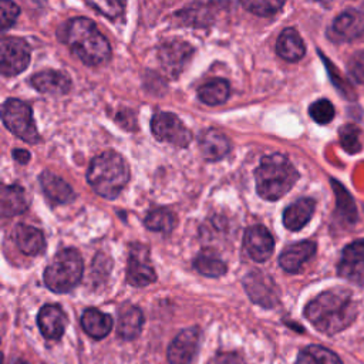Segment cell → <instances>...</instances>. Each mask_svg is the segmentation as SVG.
Returning a JSON list of instances; mask_svg holds the SVG:
<instances>
[{"label": "cell", "mask_w": 364, "mask_h": 364, "mask_svg": "<svg viewBox=\"0 0 364 364\" xmlns=\"http://www.w3.org/2000/svg\"><path fill=\"white\" fill-rule=\"evenodd\" d=\"M304 317L316 330L334 336L346 330L357 317V304L350 290L336 287L316 296L304 307Z\"/></svg>", "instance_id": "6da1fadb"}, {"label": "cell", "mask_w": 364, "mask_h": 364, "mask_svg": "<svg viewBox=\"0 0 364 364\" xmlns=\"http://www.w3.org/2000/svg\"><path fill=\"white\" fill-rule=\"evenodd\" d=\"M64 40L70 50L87 65H100L109 60L111 47L95 23L87 17L67 21Z\"/></svg>", "instance_id": "7a4b0ae2"}, {"label": "cell", "mask_w": 364, "mask_h": 364, "mask_svg": "<svg viewBox=\"0 0 364 364\" xmlns=\"http://www.w3.org/2000/svg\"><path fill=\"white\" fill-rule=\"evenodd\" d=\"M256 191L266 200H277L297 182L299 172L287 156L272 154L263 156L255 171Z\"/></svg>", "instance_id": "3957f363"}, {"label": "cell", "mask_w": 364, "mask_h": 364, "mask_svg": "<svg viewBox=\"0 0 364 364\" xmlns=\"http://www.w3.org/2000/svg\"><path fill=\"white\" fill-rule=\"evenodd\" d=\"M87 181L95 193L107 199H114L129 181V168L119 154L105 151L91 161Z\"/></svg>", "instance_id": "277c9868"}, {"label": "cell", "mask_w": 364, "mask_h": 364, "mask_svg": "<svg viewBox=\"0 0 364 364\" xmlns=\"http://www.w3.org/2000/svg\"><path fill=\"white\" fill-rule=\"evenodd\" d=\"M82 259L75 249L58 252L44 270V283L54 293H67L81 280Z\"/></svg>", "instance_id": "5b68a950"}, {"label": "cell", "mask_w": 364, "mask_h": 364, "mask_svg": "<svg viewBox=\"0 0 364 364\" xmlns=\"http://www.w3.org/2000/svg\"><path fill=\"white\" fill-rule=\"evenodd\" d=\"M1 119L9 131L26 142H37L40 135L36 128L28 104L17 98H9L1 107Z\"/></svg>", "instance_id": "8992f818"}, {"label": "cell", "mask_w": 364, "mask_h": 364, "mask_svg": "<svg viewBox=\"0 0 364 364\" xmlns=\"http://www.w3.org/2000/svg\"><path fill=\"white\" fill-rule=\"evenodd\" d=\"M151 129L156 139L179 148L188 146L192 139L191 131L171 112H156L151 119Z\"/></svg>", "instance_id": "52a82bcc"}, {"label": "cell", "mask_w": 364, "mask_h": 364, "mask_svg": "<svg viewBox=\"0 0 364 364\" xmlns=\"http://www.w3.org/2000/svg\"><path fill=\"white\" fill-rule=\"evenodd\" d=\"M30 63V47L18 37H4L0 41V70L3 75H17Z\"/></svg>", "instance_id": "ba28073f"}, {"label": "cell", "mask_w": 364, "mask_h": 364, "mask_svg": "<svg viewBox=\"0 0 364 364\" xmlns=\"http://www.w3.org/2000/svg\"><path fill=\"white\" fill-rule=\"evenodd\" d=\"M243 287L249 299L264 309H272L279 303V289L264 272L250 270L243 279Z\"/></svg>", "instance_id": "9c48e42d"}, {"label": "cell", "mask_w": 364, "mask_h": 364, "mask_svg": "<svg viewBox=\"0 0 364 364\" xmlns=\"http://www.w3.org/2000/svg\"><path fill=\"white\" fill-rule=\"evenodd\" d=\"M200 340V331L198 327H189L178 333L171 341L166 357L169 364H192L198 351Z\"/></svg>", "instance_id": "30bf717a"}, {"label": "cell", "mask_w": 364, "mask_h": 364, "mask_svg": "<svg viewBox=\"0 0 364 364\" xmlns=\"http://www.w3.org/2000/svg\"><path fill=\"white\" fill-rule=\"evenodd\" d=\"M337 270L341 277L364 284V239L355 240L343 249Z\"/></svg>", "instance_id": "8fae6325"}, {"label": "cell", "mask_w": 364, "mask_h": 364, "mask_svg": "<svg viewBox=\"0 0 364 364\" xmlns=\"http://www.w3.org/2000/svg\"><path fill=\"white\" fill-rule=\"evenodd\" d=\"M193 48L181 40H172L164 43L158 50V58L162 68L171 77H178L183 67L191 60Z\"/></svg>", "instance_id": "7c38bea8"}, {"label": "cell", "mask_w": 364, "mask_h": 364, "mask_svg": "<svg viewBox=\"0 0 364 364\" xmlns=\"http://www.w3.org/2000/svg\"><path fill=\"white\" fill-rule=\"evenodd\" d=\"M364 34V11L348 9L338 14L328 30V37L336 41H351Z\"/></svg>", "instance_id": "4fadbf2b"}, {"label": "cell", "mask_w": 364, "mask_h": 364, "mask_svg": "<svg viewBox=\"0 0 364 364\" xmlns=\"http://www.w3.org/2000/svg\"><path fill=\"white\" fill-rule=\"evenodd\" d=\"M243 245L255 262H266L273 253L274 239L264 226L256 225L245 232Z\"/></svg>", "instance_id": "5bb4252c"}, {"label": "cell", "mask_w": 364, "mask_h": 364, "mask_svg": "<svg viewBox=\"0 0 364 364\" xmlns=\"http://www.w3.org/2000/svg\"><path fill=\"white\" fill-rule=\"evenodd\" d=\"M139 247L141 246H136L134 250H131L127 269V282L132 286L144 287L154 283L156 280V274L149 263L146 249Z\"/></svg>", "instance_id": "9a60e30c"}, {"label": "cell", "mask_w": 364, "mask_h": 364, "mask_svg": "<svg viewBox=\"0 0 364 364\" xmlns=\"http://www.w3.org/2000/svg\"><path fill=\"white\" fill-rule=\"evenodd\" d=\"M37 324L46 338L58 340L64 334L67 316L58 304H46L38 311Z\"/></svg>", "instance_id": "2e32d148"}, {"label": "cell", "mask_w": 364, "mask_h": 364, "mask_svg": "<svg viewBox=\"0 0 364 364\" xmlns=\"http://www.w3.org/2000/svg\"><path fill=\"white\" fill-rule=\"evenodd\" d=\"M316 253V243L303 240L287 246L279 256V264L289 273H296Z\"/></svg>", "instance_id": "e0dca14e"}, {"label": "cell", "mask_w": 364, "mask_h": 364, "mask_svg": "<svg viewBox=\"0 0 364 364\" xmlns=\"http://www.w3.org/2000/svg\"><path fill=\"white\" fill-rule=\"evenodd\" d=\"M199 149L205 159L219 161L229 152L230 144L225 134L215 128H209L199 135Z\"/></svg>", "instance_id": "ac0fdd59"}, {"label": "cell", "mask_w": 364, "mask_h": 364, "mask_svg": "<svg viewBox=\"0 0 364 364\" xmlns=\"http://www.w3.org/2000/svg\"><path fill=\"white\" fill-rule=\"evenodd\" d=\"M144 326V314L139 307L125 304L119 309L117 333L124 340H134L139 336Z\"/></svg>", "instance_id": "d6986e66"}, {"label": "cell", "mask_w": 364, "mask_h": 364, "mask_svg": "<svg viewBox=\"0 0 364 364\" xmlns=\"http://www.w3.org/2000/svg\"><path fill=\"white\" fill-rule=\"evenodd\" d=\"M31 85L44 94H67L71 88V81L60 71L46 70L31 77Z\"/></svg>", "instance_id": "ffe728a7"}, {"label": "cell", "mask_w": 364, "mask_h": 364, "mask_svg": "<svg viewBox=\"0 0 364 364\" xmlns=\"http://www.w3.org/2000/svg\"><path fill=\"white\" fill-rule=\"evenodd\" d=\"M40 185L47 198L55 203H70L74 200L73 188L60 176L50 171H43Z\"/></svg>", "instance_id": "44dd1931"}, {"label": "cell", "mask_w": 364, "mask_h": 364, "mask_svg": "<svg viewBox=\"0 0 364 364\" xmlns=\"http://www.w3.org/2000/svg\"><path fill=\"white\" fill-rule=\"evenodd\" d=\"M314 208L316 202L311 198H301L293 202L283 212V225L289 230H300L311 219Z\"/></svg>", "instance_id": "7402d4cb"}, {"label": "cell", "mask_w": 364, "mask_h": 364, "mask_svg": "<svg viewBox=\"0 0 364 364\" xmlns=\"http://www.w3.org/2000/svg\"><path fill=\"white\" fill-rule=\"evenodd\" d=\"M14 239L18 249L27 256H36L46 247V239L40 229L20 223L16 226Z\"/></svg>", "instance_id": "603a6c76"}, {"label": "cell", "mask_w": 364, "mask_h": 364, "mask_svg": "<svg viewBox=\"0 0 364 364\" xmlns=\"http://www.w3.org/2000/svg\"><path fill=\"white\" fill-rule=\"evenodd\" d=\"M81 327L92 338H104L112 330V317L107 313L100 311L98 309L90 307L85 309L81 314Z\"/></svg>", "instance_id": "cb8c5ba5"}, {"label": "cell", "mask_w": 364, "mask_h": 364, "mask_svg": "<svg viewBox=\"0 0 364 364\" xmlns=\"http://www.w3.org/2000/svg\"><path fill=\"white\" fill-rule=\"evenodd\" d=\"M276 53L279 57L290 63L301 60L306 53V47L300 34L294 28H284L276 41Z\"/></svg>", "instance_id": "d4e9b609"}, {"label": "cell", "mask_w": 364, "mask_h": 364, "mask_svg": "<svg viewBox=\"0 0 364 364\" xmlns=\"http://www.w3.org/2000/svg\"><path fill=\"white\" fill-rule=\"evenodd\" d=\"M27 209L26 192L18 185H4L1 191V215L4 218L16 216Z\"/></svg>", "instance_id": "484cf974"}, {"label": "cell", "mask_w": 364, "mask_h": 364, "mask_svg": "<svg viewBox=\"0 0 364 364\" xmlns=\"http://www.w3.org/2000/svg\"><path fill=\"white\" fill-rule=\"evenodd\" d=\"M331 186L334 189L336 193V215L338 219H341L343 222L348 223H354L357 220V209L354 205V200L351 198V195L348 193V191L336 179H331Z\"/></svg>", "instance_id": "4316f807"}, {"label": "cell", "mask_w": 364, "mask_h": 364, "mask_svg": "<svg viewBox=\"0 0 364 364\" xmlns=\"http://www.w3.org/2000/svg\"><path fill=\"white\" fill-rule=\"evenodd\" d=\"M296 364H343V361L331 350L318 344H310L300 350Z\"/></svg>", "instance_id": "83f0119b"}, {"label": "cell", "mask_w": 364, "mask_h": 364, "mask_svg": "<svg viewBox=\"0 0 364 364\" xmlns=\"http://www.w3.org/2000/svg\"><path fill=\"white\" fill-rule=\"evenodd\" d=\"M229 94H230L229 82L222 78L212 80V81L203 84L198 90L199 100L208 105H219V104L225 102L229 98Z\"/></svg>", "instance_id": "f1b7e54d"}, {"label": "cell", "mask_w": 364, "mask_h": 364, "mask_svg": "<svg viewBox=\"0 0 364 364\" xmlns=\"http://www.w3.org/2000/svg\"><path fill=\"white\" fill-rule=\"evenodd\" d=\"M193 267L200 274L208 276V277L223 276L228 269L225 262L219 256H216L213 252H209V250H203L195 257Z\"/></svg>", "instance_id": "f546056e"}, {"label": "cell", "mask_w": 364, "mask_h": 364, "mask_svg": "<svg viewBox=\"0 0 364 364\" xmlns=\"http://www.w3.org/2000/svg\"><path fill=\"white\" fill-rule=\"evenodd\" d=\"M145 226L154 232L168 233L175 226V215L166 208H156L146 215Z\"/></svg>", "instance_id": "4dcf8cb0"}, {"label": "cell", "mask_w": 364, "mask_h": 364, "mask_svg": "<svg viewBox=\"0 0 364 364\" xmlns=\"http://www.w3.org/2000/svg\"><path fill=\"white\" fill-rule=\"evenodd\" d=\"M340 142L348 154L360 152L363 148V132L354 124H346L340 128Z\"/></svg>", "instance_id": "1f68e13d"}, {"label": "cell", "mask_w": 364, "mask_h": 364, "mask_svg": "<svg viewBox=\"0 0 364 364\" xmlns=\"http://www.w3.org/2000/svg\"><path fill=\"white\" fill-rule=\"evenodd\" d=\"M309 114L313 118V121H316L320 125H326L333 121L336 111H334L333 104L328 100L321 98V100L314 101L309 107Z\"/></svg>", "instance_id": "d6a6232c"}, {"label": "cell", "mask_w": 364, "mask_h": 364, "mask_svg": "<svg viewBox=\"0 0 364 364\" xmlns=\"http://www.w3.org/2000/svg\"><path fill=\"white\" fill-rule=\"evenodd\" d=\"M242 6L257 16H273L283 7V1H272V0H262V1H243Z\"/></svg>", "instance_id": "836d02e7"}, {"label": "cell", "mask_w": 364, "mask_h": 364, "mask_svg": "<svg viewBox=\"0 0 364 364\" xmlns=\"http://www.w3.org/2000/svg\"><path fill=\"white\" fill-rule=\"evenodd\" d=\"M347 70L354 81L364 84V51H358L351 55L347 63Z\"/></svg>", "instance_id": "e575fe53"}, {"label": "cell", "mask_w": 364, "mask_h": 364, "mask_svg": "<svg viewBox=\"0 0 364 364\" xmlns=\"http://www.w3.org/2000/svg\"><path fill=\"white\" fill-rule=\"evenodd\" d=\"M321 60H323V63H326V65H327V71H328V74H330V78H331L333 84L340 90V92H343V94H344V97H347V98H353V100H354V98H355V95H354V92H353L351 85L340 77V74H338L337 68H336V67H333L324 55H321Z\"/></svg>", "instance_id": "d590c367"}, {"label": "cell", "mask_w": 364, "mask_h": 364, "mask_svg": "<svg viewBox=\"0 0 364 364\" xmlns=\"http://www.w3.org/2000/svg\"><path fill=\"white\" fill-rule=\"evenodd\" d=\"M20 14V7L16 3L11 1H3L0 4V23H1V28H9L10 26H13V23L16 21V18Z\"/></svg>", "instance_id": "8d00e7d4"}, {"label": "cell", "mask_w": 364, "mask_h": 364, "mask_svg": "<svg viewBox=\"0 0 364 364\" xmlns=\"http://www.w3.org/2000/svg\"><path fill=\"white\" fill-rule=\"evenodd\" d=\"M87 4L109 18L118 17L124 10V4L121 1H88Z\"/></svg>", "instance_id": "74e56055"}, {"label": "cell", "mask_w": 364, "mask_h": 364, "mask_svg": "<svg viewBox=\"0 0 364 364\" xmlns=\"http://www.w3.org/2000/svg\"><path fill=\"white\" fill-rule=\"evenodd\" d=\"M208 364H247L246 360L239 355L237 353H232V351H220L216 353Z\"/></svg>", "instance_id": "f35d334b"}, {"label": "cell", "mask_w": 364, "mask_h": 364, "mask_svg": "<svg viewBox=\"0 0 364 364\" xmlns=\"http://www.w3.org/2000/svg\"><path fill=\"white\" fill-rule=\"evenodd\" d=\"M13 156L17 162L20 164H27L28 159H30V152L26 151V149H14L13 151Z\"/></svg>", "instance_id": "ab89813d"}, {"label": "cell", "mask_w": 364, "mask_h": 364, "mask_svg": "<svg viewBox=\"0 0 364 364\" xmlns=\"http://www.w3.org/2000/svg\"><path fill=\"white\" fill-rule=\"evenodd\" d=\"M9 364H28V363L23 361V360H11Z\"/></svg>", "instance_id": "60d3db41"}]
</instances>
